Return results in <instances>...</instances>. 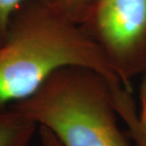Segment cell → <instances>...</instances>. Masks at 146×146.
I'll use <instances>...</instances> for the list:
<instances>
[{
  "label": "cell",
  "instance_id": "1",
  "mask_svg": "<svg viewBox=\"0 0 146 146\" xmlns=\"http://www.w3.org/2000/svg\"><path fill=\"white\" fill-rule=\"evenodd\" d=\"M68 66L90 68L114 84L111 66L70 19L44 0L24 2L0 43V108L29 98Z\"/></svg>",
  "mask_w": 146,
  "mask_h": 146
},
{
  "label": "cell",
  "instance_id": "2",
  "mask_svg": "<svg viewBox=\"0 0 146 146\" xmlns=\"http://www.w3.org/2000/svg\"><path fill=\"white\" fill-rule=\"evenodd\" d=\"M110 84L95 70L68 66L9 107L50 132L60 146H134L119 124Z\"/></svg>",
  "mask_w": 146,
  "mask_h": 146
},
{
  "label": "cell",
  "instance_id": "3",
  "mask_svg": "<svg viewBox=\"0 0 146 146\" xmlns=\"http://www.w3.org/2000/svg\"><path fill=\"white\" fill-rule=\"evenodd\" d=\"M95 23L111 48L129 50L146 30V0H101Z\"/></svg>",
  "mask_w": 146,
  "mask_h": 146
},
{
  "label": "cell",
  "instance_id": "4",
  "mask_svg": "<svg viewBox=\"0 0 146 146\" xmlns=\"http://www.w3.org/2000/svg\"><path fill=\"white\" fill-rule=\"evenodd\" d=\"M38 125L16 109L0 108V146H30Z\"/></svg>",
  "mask_w": 146,
  "mask_h": 146
},
{
  "label": "cell",
  "instance_id": "5",
  "mask_svg": "<svg viewBox=\"0 0 146 146\" xmlns=\"http://www.w3.org/2000/svg\"><path fill=\"white\" fill-rule=\"evenodd\" d=\"M114 98V97H113ZM114 104L119 117L124 122L125 131L134 146H146V134L142 131L138 121V114L135 112L126 99L117 95L114 98Z\"/></svg>",
  "mask_w": 146,
  "mask_h": 146
},
{
  "label": "cell",
  "instance_id": "6",
  "mask_svg": "<svg viewBox=\"0 0 146 146\" xmlns=\"http://www.w3.org/2000/svg\"><path fill=\"white\" fill-rule=\"evenodd\" d=\"M51 7L64 14L68 19L72 20L75 13L84 9V6L92 0H44Z\"/></svg>",
  "mask_w": 146,
  "mask_h": 146
},
{
  "label": "cell",
  "instance_id": "7",
  "mask_svg": "<svg viewBox=\"0 0 146 146\" xmlns=\"http://www.w3.org/2000/svg\"><path fill=\"white\" fill-rule=\"evenodd\" d=\"M26 1L28 0H0V34L2 35V40L11 14Z\"/></svg>",
  "mask_w": 146,
  "mask_h": 146
},
{
  "label": "cell",
  "instance_id": "8",
  "mask_svg": "<svg viewBox=\"0 0 146 146\" xmlns=\"http://www.w3.org/2000/svg\"><path fill=\"white\" fill-rule=\"evenodd\" d=\"M38 133H39V138L42 146H60L53 135L45 128L39 127L38 128Z\"/></svg>",
  "mask_w": 146,
  "mask_h": 146
},
{
  "label": "cell",
  "instance_id": "9",
  "mask_svg": "<svg viewBox=\"0 0 146 146\" xmlns=\"http://www.w3.org/2000/svg\"><path fill=\"white\" fill-rule=\"evenodd\" d=\"M138 121L142 131L146 134V92L143 93V101H142V108L141 115L138 116Z\"/></svg>",
  "mask_w": 146,
  "mask_h": 146
},
{
  "label": "cell",
  "instance_id": "10",
  "mask_svg": "<svg viewBox=\"0 0 146 146\" xmlns=\"http://www.w3.org/2000/svg\"><path fill=\"white\" fill-rule=\"evenodd\" d=\"M1 41H2V35L0 34V43H1Z\"/></svg>",
  "mask_w": 146,
  "mask_h": 146
},
{
  "label": "cell",
  "instance_id": "11",
  "mask_svg": "<svg viewBox=\"0 0 146 146\" xmlns=\"http://www.w3.org/2000/svg\"><path fill=\"white\" fill-rule=\"evenodd\" d=\"M144 92H146V86H145V89H144Z\"/></svg>",
  "mask_w": 146,
  "mask_h": 146
}]
</instances>
